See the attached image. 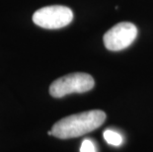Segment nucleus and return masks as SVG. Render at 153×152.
<instances>
[{"label": "nucleus", "mask_w": 153, "mask_h": 152, "mask_svg": "<svg viewBox=\"0 0 153 152\" xmlns=\"http://www.w3.org/2000/svg\"><path fill=\"white\" fill-rule=\"evenodd\" d=\"M73 20V12L62 5L45 6L37 10L33 15V22L44 29H60L69 25Z\"/></svg>", "instance_id": "7ed1b4c3"}, {"label": "nucleus", "mask_w": 153, "mask_h": 152, "mask_svg": "<svg viewBox=\"0 0 153 152\" xmlns=\"http://www.w3.org/2000/svg\"><path fill=\"white\" fill-rule=\"evenodd\" d=\"M106 121V114L101 110H92L68 116L59 119L51 128V135L60 139L79 137L95 130Z\"/></svg>", "instance_id": "f257e3e1"}, {"label": "nucleus", "mask_w": 153, "mask_h": 152, "mask_svg": "<svg viewBox=\"0 0 153 152\" xmlns=\"http://www.w3.org/2000/svg\"><path fill=\"white\" fill-rule=\"evenodd\" d=\"M80 152H97L96 146L91 139L85 138L80 146Z\"/></svg>", "instance_id": "423d86ee"}, {"label": "nucleus", "mask_w": 153, "mask_h": 152, "mask_svg": "<svg viewBox=\"0 0 153 152\" xmlns=\"http://www.w3.org/2000/svg\"><path fill=\"white\" fill-rule=\"evenodd\" d=\"M95 81L90 74L70 73L54 80L50 86V94L54 98H62L69 94L88 92L93 89Z\"/></svg>", "instance_id": "f03ea898"}, {"label": "nucleus", "mask_w": 153, "mask_h": 152, "mask_svg": "<svg viewBox=\"0 0 153 152\" xmlns=\"http://www.w3.org/2000/svg\"><path fill=\"white\" fill-rule=\"evenodd\" d=\"M104 139L107 141V143L113 146H120L123 144V135L115 129H106L104 131Z\"/></svg>", "instance_id": "39448f33"}, {"label": "nucleus", "mask_w": 153, "mask_h": 152, "mask_svg": "<svg viewBox=\"0 0 153 152\" xmlns=\"http://www.w3.org/2000/svg\"><path fill=\"white\" fill-rule=\"evenodd\" d=\"M137 34V28L134 24L131 22H120L104 35V44L109 50H123L134 42Z\"/></svg>", "instance_id": "20e7f679"}]
</instances>
